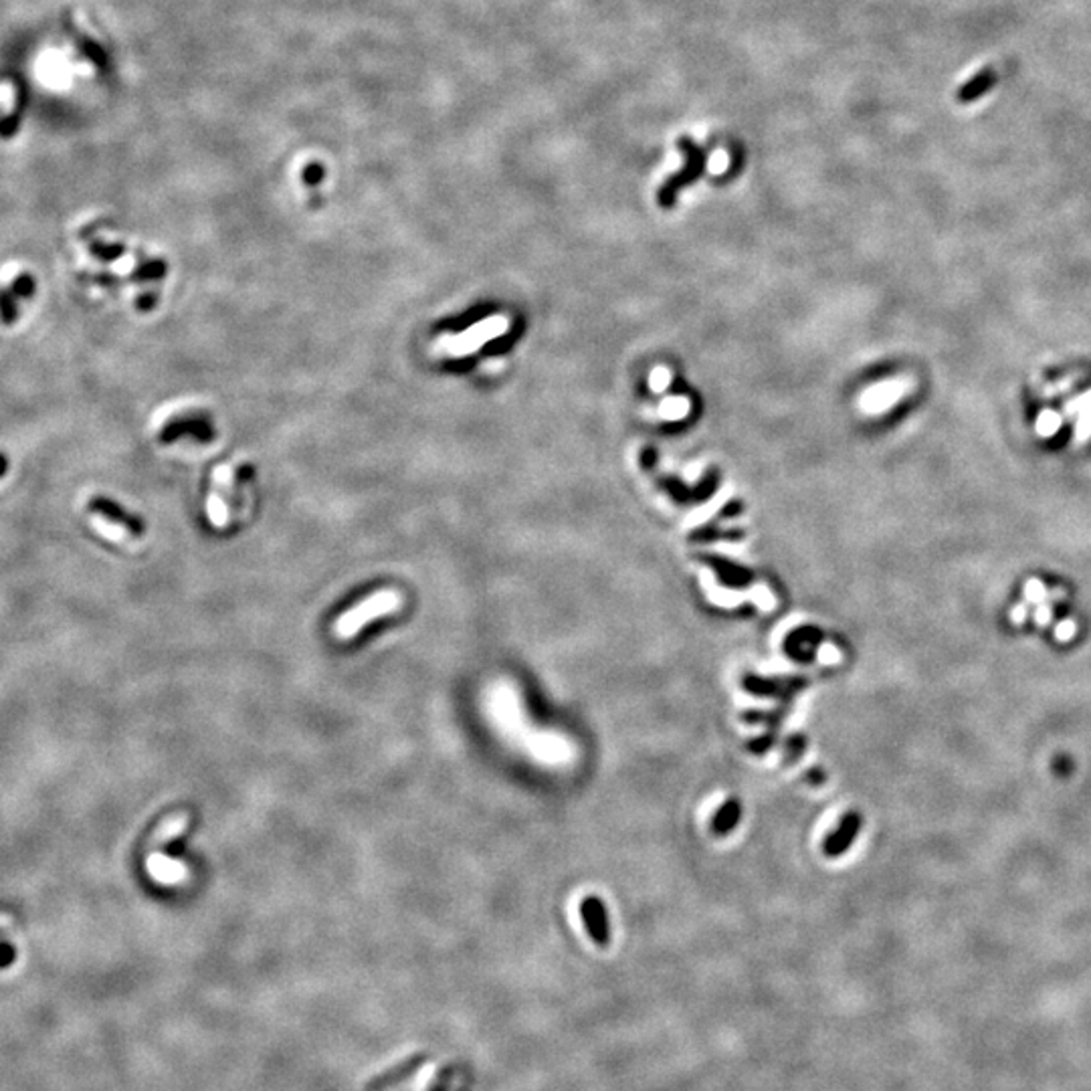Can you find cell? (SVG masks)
I'll return each instance as SVG.
<instances>
[{
    "instance_id": "44dd1931",
    "label": "cell",
    "mask_w": 1091,
    "mask_h": 1091,
    "mask_svg": "<svg viewBox=\"0 0 1091 1091\" xmlns=\"http://www.w3.org/2000/svg\"><path fill=\"white\" fill-rule=\"evenodd\" d=\"M1025 593H1027L1029 601H1041L1045 594V588L1041 583H1039V580H1030V583H1027Z\"/></svg>"
},
{
    "instance_id": "7402d4cb",
    "label": "cell",
    "mask_w": 1091,
    "mask_h": 1091,
    "mask_svg": "<svg viewBox=\"0 0 1091 1091\" xmlns=\"http://www.w3.org/2000/svg\"><path fill=\"white\" fill-rule=\"evenodd\" d=\"M667 383H669V375H667L665 370H655L653 372V378H651L653 391H663Z\"/></svg>"
},
{
    "instance_id": "8fae6325",
    "label": "cell",
    "mask_w": 1091,
    "mask_h": 1091,
    "mask_svg": "<svg viewBox=\"0 0 1091 1091\" xmlns=\"http://www.w3.org/2000/svg\"><path fill=\"white\" fill-rule=\"evenodd\" d=\"M188 821H190L188 812H176V815L168 817L158 827V830H156V833L152 835L150 847L152 849H158V847L168 845L172 841V839H176L178 835L185 833V830L188 829Z\"/></svg>"
},
{
    "instance_id": "ffe728a7",
    "label": "cell",
    "mask_w": 1091,
    "mask_h": 1091,
    "mask_svg": "<svg viewBox=\"0 0 1091 1091\" xmlns=\"http://www.w3.org/2000/svg\"><path fill=\"white\" fill-rule=\"evenodd\" d=\"M451 1081H453V1069L451 1067L441 1069V1073L435 1077V1081H432V1086L427 1091H449V1087H451Z\"/></svg>"
},
{
    "instance_id": "e0dca14e",
    "label": "cell",
    "mask_w": 1091,
    "mask_h": 1091,
    "mask_svg": "<svg viewBox=\"0 0 1091 1091\" xmlns=\"http://www.w3.org/2000/svg\"><path fill=\"white\" fill-rule=\"evenodd\" d=\"M1079 413H1091V391L1065 403V417H1073Z\"/></svg>"
},
{
    "instance_id": "2e32d148",
    "label": "cell",
    "mask_w": 1091,
    "mask_h": 1091,
    "mask_svg": "<svg viewBox=\"0 0 1091 1091\" xmlns=\"http://www.w3.org/2000/svg\"><path fill=\"white\" fill-rule=\"evenodd\" d=\"M1091 439V413H1079L1076 427H1073V441L1077 445H1086Z\"/></svg>"
},
{
    "instance_id": "5b68a950",
    "label": "cell",
    "mask_w": 1091,
    "mask_h": 1091,
    "mask_svg": "<svg viewBox=\"0 0 1091 1091\" xmlns=\"http://www.w3.org/2000/svg\"><path fill=\"white\" fill-rule=\"evenodd\" d=\"M427 1059H429L427 1053L409 1055V1058H404L403 1061L391 1065L388 1069L376 1073L375 1077H370L366 1081V1086H364V1091H384L388 1087L401 1084V1081L414 1076V1073L419 1071V1067H422V1063Z\"/></svg>"
},
{
    "instance_id": "3957f363",
    "label": "cell",
    "mask_w": 1091,
    "mask_h": 1091,
    "mask_svg": "<svg viewBox=\"0 0 1091 1091\" xmlns=\"http://www.w3.org/2000/svg\"><path fill=\"white\" fill-rule=\"evenodd\" d=\"M679 150L686 154V168H683L679 175H675L661 190V203L669 204L675 201V193L681 186L691 185L701 172L706 170V162H707V154L704 152V148H699V146L691 140V138H681L679 140Z\"/></svg>"
},
{
    "instance_id": "d6986e66",
    "label": "cell",
    "mask_w": 1091,
    "mask_h": 1091,
    "mask_svg": "<svg viewBox=\"0 0 1091 1091\" xmlns=\"http://www.w3.org/2000/svg\"><path fill=\"white\" fill-rule=\"evenodd\" d=\"M121 251H124V249L118 247V245L116 247H106V245H101V242H93V245H91V253L95 257H100V261H114V259L121 253Z\"/></svg>"
},
{
    "instance_id": "ac0fdd59",
    "label": "cell",
    "mask_w": 1091,
    "mask_h": 1091,
    "mask_svg": "<svg viewBox=\"0 0 1091 1091\" xmlns=\"http://www.w3.org/2000/svg\"><path fill=\"white\" fill-rule=\"evenodd\" d=\"M688 401H683V398H673V401H667L661 409V414L667 419H679L683 414L688 413Z\"/></svg>"
},
{
    "instance_id": "6da1fadb",
    "label": "cell",
    "mask_w": 1091,
    "mask_h": 1091,
    "mask_svg": "<svg viewBox=\"0 0 1091 1091\" xmlns=\"http://www.w3.org/2000/svg\"><path fill=\"white\" fill-rule=\"evenodd\" d=\"M403 604V594L393 591V588H384V591L370 594L368 599H364L356 606H352L350 611H346L337 617L332 629L334 637L337 640H350L356 637L364 627L370 625L372 621L388 617V614L401 611Z\"/></svg>"
},
{
    "instance_id": "52a82bcc",
    "label": "cell",
    "mask_w": 1091,
    "mask_h": 1091,
    "mask_svg": "<svg viewBox=\"0 0 1091 1091\" xmlns=\"http://www.w3.org/2000/svg\"><path fill=\"white\" fill-rule=\"evenodd\" d=\"M580 914H583V920L588 934H591L593 940L596 944H609V914H606V907L602 904L601 897H586L583 902V907H580Z\"/></svg>"
},
{
    "instance_id": "4fadbf2b",
    "label": "cell",
    "mask_w": 1091,
    "mask_h": 1091,
    "mask_svg": "<svg viewBox=\"0 0 1091 1091\" xmlns=\"http://www.w3.org/2000/svg\"><path fill=\"white\" fill-rule=\"evenodd\" d=\"M1063 427V414L1053 411V409H1045L1039 413V417L1035 421V432L1041 439H1049L1053 437L1055 432Z\"/></svg>"
},
{
    "instance_id": "9a60e30c",
    "label": "cell",
    "mask_w": 1091,
    "mask_h": 1091,
    "mask_svg": "<svg viewBox=\"0 0 1091 1091\" xmlns=\"http://www.w3.org/2000/svg\"><path fill=\"white\" fill-rule=\"evenodd\" d=\"M11 289H13V293H14V296L19 298V299L29 301V299H33L34 291H37V281H34L33 273H29V271H21V273L16 275L14 280H13V283H11Z\"/></svg>"
},
{
    "instance_id": "277c9868",
    "label": "cell",
    "mask_w": 1091,
    "mask_h": 1091,
    "mask_svg": "<svg viewBox=\"0 0 1091 1091\" xmlns=\"http://www.w3.org/2000/svg\"><path fill=\"white\" fill-rule=\"evenodd\" d=\"M912 386H914V383L909 378H894V380H886V383L871 386L869 391L863 393L859 398L861 411L868 414L887 413L891 406L902 401V398L912 391Z\"/></svg>"
},
{
    "instance_id": "ba28073f",
    "label": "cell",
    "mask_w": 1091,
    "mask_h": 1091,
    "mask_svg": "<svg viewBox=\"0 0 1091 1091\" xmlns=\"http://www.w3.org/2000/svg\"><path fill=\"white\" fill-rule=\"evenodd\" d=\"M861 829V817L857 815V812H849L839 822V827L827 837L825 841V853L829 857H839L841 853H845L849 847L853 845L857 833H859Z\"/></svg>"
},
{
    "instance_id": "603a6c76",
    "label": "cell",
    "mask_w": 1091,
    "mask_h": 1091,
    "mask_svg": "<svg viewBox=\"0 0 1091 1091\" xmlns=\"http://www.w3.org/2000/svg\"><path fill=\"white\" fill-rule=\"evenodd\" d=\"M8 467H11V461H8V457L0 451V479H3L8 473Z\"/></svg>"
},
{
    "instance_id": "8992f818",
    "label": "cell",
    "mask_w": 1091,
    "mask_h": 1091,
    "mask_svg": "<svg viewBox=\"0 0 1091 1091\" xmlns=\"http://www.w3.org/2000/svg\"><path fill=\"white\" fill-rule=\"evenodd\" d=\"M146 871H148V876L156 883H160V886H178V883H185L190 878V869L186 863L172 859V857L164 855L160 851L148 853V859H146Z\"/></svg>"
},
{
    "instance_id": "30bf717a",
    "label": "cell",
    "mask_w": 1091,
    "mask_h": 1091,
    "mask_svg": "<svg viewBox=\"0 0 1091 1091\" xmlns=\"http://www.w3.org/2000/svg\"><path fill=\"white\" fill-rule=\"evenodd\" d=\"M994 83H997V71H994L992 67H986L982 71H978L972 80H970L966 85L958 90L956 93V101L958 103H970L976 101L978 98H982V95L994 88Z\"/></svg>"
},
{
    "instance_id": "7a4b0ae2",
    "label": "cell",
    "mask_w": 1091,
    "mask_h": 1091,
    "mask_svg": "<svg viewBox=\"0 0 1091 1091\" xmlns=\"http://www.w3.org/2000/svg\"><path fill=\"white\" fill-rule=\"evenodd\" d=\"M504 330H506V319L491 318V319H485V322H481L478 326L470 327V330H465L461 334L441 337L439 348L447 354H453V356H459V354H467L475 348H479V346L488 342L489 337H496Z\"/></svg>"
},
{
    "instance_id": "7c38bea8",
    "label": "cell",
    "mask_w": 1091,
    "mask_h": 1091,
    "mask_svg": "<svg viewBox=\"0 0 1091 1091\" xmlns=\"http://www.w3.org/2000/svg\"><path fill=\"white\" fill-rule=\"evenodd\" d=\"M740 821V802L738 801H727L724 807L717 811V815L714 817V833L716 835H727L730 830L738 825Z\"/></svg>"
},
{
    "instance_id": "9c48e42d",
    "label": "cell",
    "mask_w": 1091,
    "mask_h": 1091,
    "mask_svg": "<svg viewBox=\"0 0 1091 1091\" xmlns=\"http://www.w3.org/2000/svg\"><path fill=\"white\" fill-rule=\"evenodd\" d=\"M90 509H91L93 514H98L103 519H108V522H114V524L124 526L129 534L136 536V532H140V526H136L132 516H128L124 512V509H121L118 504H114V501L108 499V498H100L98 496V498L90 499Z\"/></svg>"
},
{
    "instance_id": "5bb4252c",
    "label": "cell",
    "mask_w": 1091,
    "mask_h": 1091,
    "mask_svg": "<svg viewBox=\"0 0 1091 1091\" xmlns=\"http://www.w3.org/2000/svg\"><path fill=\"white\" fill-rule=\"evenodd\" d=\"M19 319V306H16V296L11 288H0V322L3 326H14Z\"/></svg>"
}]
</instances>
